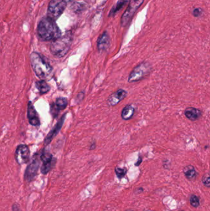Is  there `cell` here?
I'll return each instance as SVG.
<instances>
[{
  "mask_svg": "<svg viewBox=\"0 0 210 211\" xmlns=\"http://www.w3.org/2000/svg\"><path fill=\"white\" fill-rule=\"evenodd\" d=\"M40 38L44 41L54 40L61 36V31L54 20L44 17L40 20L37 27Z\"/></svg>",
  "mask_w": 210,
  "mask_h": 211,
  "instance_id": "obj_1",
  "label": "cell"
},
{
  "mask_svg": "<svg viewBox=\"0 0 210 211\" xmlns=\"http://www.w3.org/2000/svg\"><path fill=\"white\" fill-rule=\"evenodd\" d=\"M32 67L36 76L41 80L48 79L52 74V68L38 53L33 52L30 54Z\"/></svg>",
  "mask_w": 210,
  "mask_h": 211,
  "instance_id": "obj_2",
  "label": "cell"
},
{
  "mask_svg": "<svg viewBox=\"0 0 210 211\" xmlns=\"http://www.w3.org/2000/svg\"><path fill=\"white\" fill-rule=\"evenodd\" d=\"M72 41L73 35L68 32L64 36L53 40L50 45L51 53L54 57H64L70 50Z\"/></svg>",
  "mask_w": 210,
  "mask_h": 211,
  "instance_id": "obj_3",
  "label": "cell"
},
{
  "mask_svg": "<svg viewBox=\"0 0 210 211\" xmlns=\"http://www.w3.org/2000/svg\"><path fill=\"white\" fill-rule=\"evenodd\" d=\"M152 72V66L147 62H142L136 66L129 75V83L138 82L146 77Z\"/></svg>",
  "mask_w": 210,
  "mask_h": 211,
  "instance_id": "obj_4",
  "label": "cell"
},
{
  "mask_svg": "<svg viewBox=\"0 0 210 211\" xmlns=\"http://www.w3.org/2000/svg\"><path fill=\"white\" fill-rule=\"evenodd\" d=\"M67 6L65 0H51L48 7V17L56 20L64 12Z\"/></svg>",
  "mask_w": 210,
  "mask_h": 211,
  "instance_id": "obj_5",
  "label": "cell"
},
{
  "mask_svg": "<svg viewBox=\"0 0 210 211\" xmlns=\"http://www.w3.org/2000/svg\"><path fill=\"white\" fill-rule=\"evenodd\" d=\"M144 0H131L128 7L121 17V25H126L131 20L136 11L143 3Z\"/></svg>",
  "mask_w": 210,
  "mask_h": 211,
  "instance_id": "obj_6",
  "label": "cell"
},
{
  "mask_svg": "<svg viewBox=\"0 0 210 211\" xmlns=\"http://www.w3.org/2000/svg\"><path fill=\"white\" fill-rule=\"evenodd\" d=\"M40 159L43 162V164L41 167V172L43 174L46 175L55 166L56 159L48 151H44L41 155Z\"/></svg>",
  "mask_w": 210,
  "mask_h": 211,
  "instance_id": "obj_7",
  "label": "cell"
},
{
  "mask_svg": "<svg viewBox=\"0 0 210 211\" xmlns=\"http://www.w3.org/2000/svg\"><path fill=\"white\" fill-rule=\"evenodd\" d=\"M40 167V161L36 156V154L34 156L32 162L27 166L24 175L25 180L27 182H30L33 181Z\"/></svg>",
  "mask_w": 210,
  "mask_h": 211,
  "instance_id": "obj_8",
  "label": "cell"
},
{
  "mask_svg": "<svg viewBox=\"0 0 210 211\" xmlns=\"http://www.w3.org/2000/svg\"><path fill=\"white\" fill-rule=\"evenodd\" d=\"M30 149L26 144L19 145L15 150V159L19 165L27 163L30 160Z\"/></svg>",
  "mask_w": 210,
  "mask_h": 211,
  "instance_id": "obj_9",
  "label": "cell"
},
{
  "mask_svg": "<svg viewBox=\"0 0 210 211\" xmlns=\"http://www.w3.org/2000/svg\"><path fill=\"white\" fill-rule=\"evenodd\" d=\"M66 117V114H64L62 115V117H61V118L60 119V120L56 124V125L53 127V128L49 132V133L47 135L46 137L44 139V143L45 145H48V144H49L52 140H53V138L58 134V133L60 131L62 127V125L64 124V122L65 121Z\"/></svg>",
  "mask_w": 210,
  "mask_h": 211,
  "instance_id": "obj_10",
  "label": "cell"
},
{
  "mask_svg": "<svg viewBox=\"0 0 210 211\" xmlns=\"http://www.w3.org/2000/svg\"><path fill=\"white\" fill-rule=\"evenodd\" d=\"M127 95V92L123 89H119L111 94L107 100V103L110 106H115L123 100Z\"/></svg>",
  "mask_w": 210,
  "mask_h": 211,
  "instance_id": "obj_11",
  "label": "cell"
},
{
  "mask_svg": "<svg viewBox=\"0 0 210 211\" xmlns=\"http://www.w3.org/2000/svg\"><path fill=\"white\" fill-rule=\"evenodd\" d=\"M27 117L29 123L33 126H39L40 125V118L38 113L31 102L28 103L27 109Z\"/></svg>",
  "mask_w": 210,
  "mask_h": 211,
  "instance_id": "obj_12",
  "label": "cell"
},
{
  "mask_svg": "<svg viewBox=\"0 0 210 211\" xmlns=\"http://www.w3.org/2000/svg\"><path fill=\"white\" fill-rule=\"evenodd\" d=\"M110 44V39L107 32H104L98 38L97 41L98 49L100 52L106 51Z\"/></svg>",
  "mask_w": 210,
  "mask_h": 211,
  "instance_id": "obj_13",
  "label": "cell"
},
{
  "mask_svg": "<svg viewBox=\"0 0 210 211\" xmlns=\"http://www.w3.org/2000/svg\"><path fill=\"white\" fill-rule=\"evenodd\" d=\"M184 114L189 120L191 121H195L202 117V112L200 109L193 107H189L185 110Z\"/></svg>",
  "mask_w": 210,
  "mask_h": 211,
  "instance_id": "obj_14",
  "label": "cell"
},
{
  "mask_svg": "<svg viewBox=\"0 0 210 211\" xmlns=\"http://www.w3.org/2000/svg\"><path fill=\"white\" fill-rule=\"evenodd\" d=\"M135 111V108L132 106L130 105L126 106L121 111V117L123 120H128L133 117Z\"/></svg>",
  "mask_w": 210,
  "mask_h": 211,
  "instance_id": "obj_15",
  "label": "cell"
},
{
  "mask_svg": "<svg viewBox=\"0 0 210 211\" xmlns=\"http://www.w3.org/2000/svg\"><path fill=\"white\" fill-rule=\"evenodd\" d=\"M35 85L36 88L38 90L40 93L41 94H45L49 92L50 90V87L49 85L46 83L45 80H41L39 81H37L35 83Z\"/></svg>",
  "mask_w": 210,
  "mask_h": 211,
  "instance_id": "obj_16",
  "label": "cell"
},
{
  "mask_svg": "<svg viewBox=\"0 0 210 211\" xmlns=\"http://www.w3.org/2000/svg\"><path fill=\"white\" fill-rule=\"evenodd\" d=\"M183 172L186 178L189 180L194 179L197 175V172L195 168L192 166H191V165L187 166L186 167H184Z\"/></svg>",
  "mask_w": 210,
  "mask_h": 211,
  "instance_id": "obj_17",
  "label": "cell"
},
{
  "mask_svg": "<svg viewBox=\"0 0 210 211\" xmlns=\"http://www.w3.org/2000/svg\"><path fill=\"white\" fill-rule=\"evenodd\" d=\"M128 1L129 0H119L116 5L113 6V7L111 9L109 13V16L114 15L117 12H118L121 8L123 7V6L128 2Z\"/></svg>",
  "mask_w": 210,
  "mask_h": 211,
  "instance_id": "obj_18",
  "label": "cell"
},
{
  "mask_svg": "<svg viewBox=\"0 0 210 211\" xmlns=\"http://www.w3.org/2000/svg\"><path fill=\"white\" fill-rule=\"evenodd\" d=\"M54 105L59 110H62L67 107L68 105V100L65 98L60 97L56 100V103Z\"/></svg>",
  "mask_w": 210,
  "mask_h": 211,
  "instance_id": "obj_19",
  "label": "cell"
},
{
  "mask_svg": "<svg viewBox=\"0 0 210 211\" xmlns=\"http://www.w3.org/2000/svg\"><path fill=\"white\" fill-rule=\"evenodd\" d=\"M190 203L194 208H198L200 205V199L195 195H192L190 197Z\"/></svg>",
  "mask_w": 210,
  "mask_h": 211,
  "instance_id": "obj_20",
  "label": "cell"
},
{
  "mask_svg": "<svg viewBox=\"0 0 210 211\" xmlns=\"http://www.w3.org/2000/svg\"><path fill=\"white\" fill-rule=\"evenodd\" d=\"M115 170V173H116V176L120 179L124 177V175H126V170L125 169H121L119 167H116Z\"/></svg>",
  "mask_w": 210,
  "mask_h": 211,
  "instance_id": "obj_21",
  "label": "cell"
},
{
  "mask_svg": "<svg viewBox=\"0 0 210 211\" xmlns=\"http://www.w3.org/2000/svg\"><path fill=\"white\" fill-rule=\"evenodd\" d=\"M202 182L208 188L210 187V177L208 173L205 174L202 178Z\"/></svg>",
  "mask_w": 210,
  "mask_h": 211,
  "instance_id": "obj_22",
  "label": "cell"
},
{
  "mask_svg": "<svg viewBox=\"0 0 210 211\" xmlns=\"http://www.w3.org/2000/svg\"><path fill=\"white\" fill-rule=\"evenodd\" d=\"M200 11L201 10H200V9H195L194 11V14L195 16H199L200 14Z\"/></svg>",
  "mask_w": 210,
  "mask_h": 211,
  "instance_id": "obj_23",
  "label": "cell"
},
{
  "mask_svg": "<svg viewBox=\"0 0 210 211\" xmlns=\"http://www.w3.org/2000/svg\"><path fill=\"white\" fill-rule=\"evenodd\" d=\"M12 211H20V208L17 205L14 204L12 206Z\"/></svg>",
  "mask_w": 210,
  "mask_h": 211,
  "instance_id": "obj_24",
  "label": "cell"
},
{
  "mask_svg": "<svg viewBox=\"0 0 210 211\" xmlns=\"http://www.w3.org/2000/svg\"><path fill=\"white\" fill-rule=\"evenodd\" d=\"M141 161H142V159L141 158V157H139V160H138V161L136 163V166H139V164H141Z\"/></svg>",
  "mask_w": 210,
  "mask_h": 211,
  "instance_id": "obj_25",
  "label": "cell"
}]
</instances>
